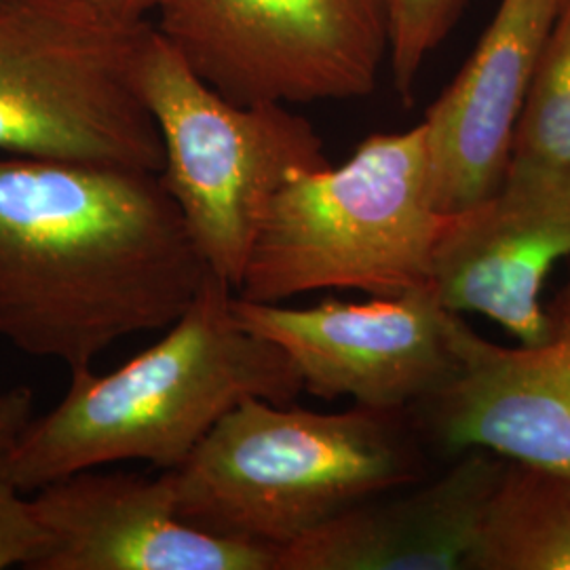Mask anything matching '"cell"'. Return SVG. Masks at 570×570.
I'll return each instance as SVG.
<instances>
[{
	"instance_id": "6da1fadb",
	"label": "cell",
	"mask_w": 570,
	"mask_h": 570,
	"mask_svg": "<svg viewBox=\"0 0 570 570\" xmlns=\"http://www.w3.org/2000/svg\"><path fill=\"white\" fill-rule=\"evenodd\" d=\"M209 268L161 174L0 155V338L91 367L171 326Z\"/></svg>"
},
{
	"instance_id": "2e32d148",
	"label": "cell",
	"mask_w": 570,
	"mask_h": 570,
	"mask_svg": "<svg viewBox=\"0 0 570 570\" xmlns=\"http://www.w3.org/2000/svg\"><path fill=\"white\" fill-rule=\"evenodd\" d=\"M32 391L28 387L0 391V570L21 567L32 570L47 546L32 497H23L7 468L9 452L21 431L32 421Z\"/></svg>"
},
{
	"instance_id": "8fae6325",
	"label": "cell",
	"mask_w": 570,
	"mask_h": 570,
	"mask_svg": "<svg viewBox=\"0 0 570 570\" xmlns=\"http://www.w3.org/2000/svg\"><path fill=\"white\" fill-rule=\"evenodd\" d=\"M35 492L47 546L32 570H277V551L184 522L165 473L82 469Z\"/></svg>"
},
{
	"instance_id": "ac0fdd59",
	"label": "cell",
	"mask_w": 570,
	"mask_h": 570,
	"mask_svg": "<svg viewBox=\"0 0 570 570\" xmlns=\"http://www.w3.org/2000/svg\"><path fill=\"white\" fill-rule=\"evenodd\" d=\"M106 13L125 21H146L155 13L161 0H91Z\"/></svg>"
},
{
	"instance_id": "5b68a950",
	"label": "cell",
	"mask_w": 570,
	"mask_h": 570,
	"mask_svg": "<svg viewBox=\"0 0 570 570\" xmlns=\"http://www.w3.org/2000/svg\"><path fill=\"white\" fill-rule=\"evenodd\" d=\"M153 32L91 0H0V155L161 174L138 89Z\"/></svg>"
},
{
	"instance_id": "4fadbf2b",
	"label": "cell",
	"mask_w": 570,
	"mask_h": 570,
	"mask_svg": "<svg viewBox=\"0 0 570 570\" xmlns=\"http://www.w3.org/2000/svg\"><path fill=\"white\" fill-rule=\"evenodd\" d=\"M505 459L473 449L431 482L372 497L277 551V570H469Z\"/></svg>"
},
{
	"instance_id": "277c9868",
	"label": "cell",
	"mask_w": 570,
	"mask_h": 570,
	"mask_svg": "<svg viewBox=\"0 0 570 570\" xmlns=\"http://www.w3.org/2000/svg\"><path fill=\"white\" fill-rule=\"evenodd\" d=\"M442 216L425 127L372 134L341 167L294 176L266 209L237 296L279 305L317 289L397 296L431 284Z\"/></svg>"
},
{
	"instance_id": "52a82bcc",
	"label": "cell",
	"mask_w": 570,
	"mask_h": 570,
	"mask_svg": "<svg viewBox=\"0 0 570 570\" xmlns=\"http://www.w3.org/2000/svg\"><path fill=\"white\" fill-rule=\"evenodd\" d=\"M157 30L228 102L364 98L389 60L393 0H161Z\"/></svg>"
},
{
	"instance_id": "9c48e42d",
	"label": "cell",
	"mask_w": 570,
	"mask_h": 570,
	"mask_svg": "<svg viewBox=\"0 0 570 570\" xmlns=\"http://www.w3.org/2000/svg\"><path fill=\"white\" fill-rule=\"evenodd\" d=\"M548 308L553 330L541 345H494L465 327L456 376L410 410L428 442L570 475V284Z\"/></svg>"
},
{
	"instance_id": "7a4b0ae2",
	"label": "cell",
	"mask_w": 570,
	"mask_h": 570,
	"mask_svg": "<svg viewBox=\"0 0 570 570\" xmlns=\"http://www.w3.org/2000/svg\"><path fill=\"white\" fill-rule=\"evenodd\" d=\"M235 296L209 271L159 343L108 374L72 370L60 404L32 419L9 452L11 480L35 492L119 461L167 471L245 400L294 402L305 391L298 370L279 346L242 326Z\"/></svg>"
},
{
	"instance_id": "ba28073f",
	"label": "cell",
	"mask_w": 570,
	"mask_h": 570,
	"mask_svg": "<svg viewBox=\"0 0 570 570\" xmlns=\"http://www.w3.org/2000/svg\"><path fill=\"white\" fill-rule=\"evenodd\" d=\"M249 332L279 346L303 387L326 402L412 410L446 387L463 364L468 322L440 303L431 284L367 303L336 298L292 308L235 296Z\"/></svg>"
},
{
	"instance_id": "30bf717a",
	"label": "cell",
	"mask_w": 570,
	"mask_h": 570,
	"mask_svg": "<svg viewBox=\"0 0 570 570\" xmlns=\"http://www.w3.org/2000/svg\"><path fill=\"white\" fill-rule=\"evenodd\" d=\"M570 256V180L508 176L480 204L446 216L431 287L452 313H478L520 345H541L553 322L541 294Z\"/></svg>"
},
{
	"instance_id": "8992f818",
	"label": "cell",
	"mask_w": 570,
	"mask_h": 570,
	"mask_svg": "<svg viewBox=\"0 0 570 570\" xmlns=\"http://www.w3.org/2000/svg\"><path fill=\"white\" fill-rule=\"evenodd\" d=\"M138 89L161 134L164 186L207 268L237 292L275 195L294 176L330 165L324 140L284 104L228 102L157 26Z\"/></svg>"
},
{
	"instance_id": "5bb4252c",
	"label": "cell",
	"mask_w": 570,
	"mask_h": 570,
	"mask_svg": "<svg viewBox=\"0 0 570 570\" xmlns=\"http://www.w3.org/2000/svg\"><path fill=\"white\" fill-rule=\"evenodd\" d=\"M469 570H570V475L508 461Z\"/></svg>"
},
{
	"instance_id": "3957f363",
	"label": "cell",
	"mask_w": 570,
	"mask_h": 570,
	"mask_svg": "<svg viewBox=\"0 0 570 570\" xmlns=\"http://www.w3.org/2000/svg\"><path fill=\"white\" fill-rule=\"evenodd\" d=\"M195 529L279 551L372 497L423 480L410 410L315 412L249 397L164 471Z\"/></svg>"
},
{
	"instance_id": "9a60e30c",
	"label": "cell",
	"mask_w": 570,
	"mask_h": 570,
	"mask_svg": "<svg viewBox=\"0 0 570 570\" xmlns=\"http://www.w3.org/2000/svg\"><path fill=\"white\" fill-rule=\"evenodd\" d=\"M508 176L570 180V0L537 63L515 127Z\"/></svg>"
},
{
	"instance_id": "7c38bea8",
	"label": "cell",
	"mask_w": 570,
	"mask_h": 570,
	"mask_svg": "<svg viewBox=\"0 0 570 570\" xmlns=\"http://www.w3.org/2000/svg\"><path fill=\"white\" fill-rule=\"evenodd\" d=\"M564 2L501 0L463 70L429 108L431 195L442 216L489 199L505 183L530 82Z\"/></svg>"
},
{
	"instance_id": "e0dca14e",
	"label": "cell",
	"mask_w": 570,
	"mask_h": 570,
	"mask_svg": "<svg viewBox=\"0 0 570 570\" xmlns=\"http://www.w3.org/2000/svg\"><path fill=\"white\" fill-rule=\"evenodd\" d=\"M469 0H393L389 63L404 102H412L414 81L433 49L444 41Z\"/></svg>"
}]
</instances>
